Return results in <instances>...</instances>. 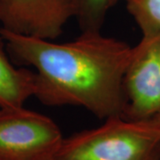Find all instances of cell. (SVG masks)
<instances>
[{"mask_svg": "<svg viewBox=\"0 0 160 160\" xmlns=\"http://www.w3.org/2000/svg\"><path fill=\"white\" fill-rule=\"evenodd\" d=\"M12 61L34 68V97L47 106H78L100 119L122 117L123 77L132 52L126 42L81 32L66 43L0 29Z\"/></svg>", "mask_w": 160, "mask_h": 160, "instance_id": "1", "label": "cell"}, {"mask_svg": "<svg viewBox=\"0 0 160 160\" xmlns=\"http://www.w3.org/2000/svg\"><path fill=\"white\" fill-rule=\"evenodd\" d=\"M160 126L123 117L64 138L57 160H158Z\"/></svg>", "mask_w": 160, "mask_h": 160, "instance_id": "2", "label": "cell"}, {"mask_svg": "<svg viewBox=\"0 0 160 160\" xmlns=\"http://www.w3.org/2000/svg\"><path fill=\"white\" fill-rule=\"evenodd\" d=\"M63 140L45 115L24 107L0 109V160H54Z\"/></svg>", "mask_w": 160, "mask_h": 160, "instance_id": "3", "label": "cell"}, {"mask_svg": "<svg viewBox=\"0 0 160 160\" xmlns=\"http://www.w3.org/2000/svg\"><path fill=\"white\" fill-rule=\"evenodd\" d=\"M123 118L146 121L160 113V35L142 36L132 48L122 82Z\"/></svg>", "mask_w": 160, "mask_h": 160, "instance_id": "4", "label": "cell"}, {"mask_svg": "<svg viewBox=\"0 0 160 160\" xmlns=\"http://www.w3.org/2000/svg\"><path fill=\"white\" fill-rule=\"evenodd\" d=\"M76 14V0H0L1 29L54 40Z\"/></svg>", "mask_w": 160, "mask_h": 160, "instance_id": "5", "label": "cell"}, {"mask_svg": "<svg viewBox=\"0 0 160 160\" xmlns=\"http://www.w3.org/2000/svg\"><path fill=\"white\" fill-rule=\"evenodd\" d=\"M35 91L34 71L13 65L0 35V109L22 108Z\"/></svg>", "mask_w": 160, "mask_h": 160, "instance_id": "6", "label": "cell"}, {"mask_svg": "<svg viewBox=\"0 0 160 160\" xmlns=\"http://www.w3.org/2000/svg\"><path fill=\"white\" fill-rule=\"evenodd\" d=\"M142 36L160 35V0H123Z\"/></svg>", "mask_w": 160, "mask_h": 160, "instance_id": "7", "label": "cell"}, {"mask_svg": "<svg viewBox=\"0 0 160 160\" xmlns=\"http://www.w3.org/2000/svg\"><path fill=\"white\" fill-rule=\"evenodd\" d=\"M112 0H76V14L81 32H101Z\"/></svg>", "mask_w": 160, "mask_h": 160, "instance_id": "8", "label": "cell"}, {"mask_svg": "<svg viewBox=\"0 0 160 160\" xmlns=\"http://www.w3.org/2000/svg\"><path fill=\"white\" fill-rule=\"evenodd\" d=\"M152 120H153L154 122H156L158 125H159L160 126V113L158 115V116H156L154 118H152Z\"/></svg>", "mask_w": 160, "mask_h": 160, "instance_id": "9", "label": "cell"}, {"mask_svg": "<svg viewBox=\"0 0 160 160\" xmlns=\"http://www.w3.org/2000/svg\"><path fill=\"white\" fill-rule=\"evenodd\" d=\"M119 0H112V2H111V6H113L117 3V2H118Z\"/></svg>", "mask_w": 160, "mask_h": 160, "instance_id": "10", "label": "cell"}, {"mask_svg": "<svg viewBox=\"0 0 160 160\" xmlns=\"http://www.w3.org/2000/svg\"><path fill=\"white\" fill-rule=\"evenodd\" d=\"M155 123H156V122H155ZM158 126H159V125H158ZM158 160H160V157H159V159H158Z\"/></svg>", "mask_w": 160, "mask_h": 160, "instance_id": "11", "label": "cell"}, {"mask_svg": "<svg viewBox=\"0 0 160 160\" xmlns=\"http://www.w3.org/2000/svg\"><path fill=\"white\" fill-rule=\"evenodd\" d=\"M54 160H57V159H56V158H55V159H54Z\"/></svg>", "mask_w": 160, "mask_h": 160, "instance_id": "12", "label": "cell"}]
</instances>
